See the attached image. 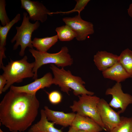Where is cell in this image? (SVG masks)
I'll return each mask as SVG.
<instances>
[{
  "instance_id": "1",
  "label": "cell",
  "mask_w": 132,
  "mask_h": 132,
  "mask_svg": "<svg viewBox=\"0 0 132 132\" xmlns=\"http://www.w3.org/2000/svg\"><path fill=\"white\" fill-rule=\"evenodd\" d=\"M39 105L36 95L10 89L0 103V122L11 132H24L35 120Z\"/></svg>"
},
{
  "instance_id": "2",
  "label": "cell",
  "mask_w": 132,
  "mask_h": 132,
  "mask_svg": "<svg viewBox=\"0 0 132 132\" xmlns=\"http://www.w3.org/2000/svg\"><path fill=\"white\" fill-rule=\"evenodd\" d=\"M50 68L54 75L53 84L58 85L62 91L69 95V92L72 89L76 96L94 95V92L88 91L85 88L83 85L85 82L81 77L73 75L69 70H66L63 67L60 69L54 64H51Z\"/></svg>"
},
{
  "instance_id": "3",
  "label": "cell",
  "mask_w": 132,
  "mask_h": 132,
  "mask_svg": "<svg viewBox=\"0 0 132 132\" xmlns=\"http://www.w3.org/2000/svg\"><path fill=\"white\" fill-rule=\"evenodd\" d=\"M27 59V56L25 55L20 60H11L5 66L3 65L0 67L3 71L2 75L7 80L3 92H5L15 83L22 82L25 78H33L34 76L33 72L34 62L29 63Z\"/></svg>"
},
{
  "instance_id": "4",
  "label": "cell",
  "mask_w": 132,
  "mask_h": 132,
  "mask_svg": "<svg viewBox=\"0 0 132 132\" xmlns=\"http://www.w3.org/2000/svg\"><path fill=\"white\" fill-rule=\"evenodd\" d=\"M30 52L35 59L33 72L34 76L33 78L37 79V72L38 69L43 65L48 64H55L58 67H63L71 66L73 60L68 53L67 47H63L60 51L55 53L41 52L33 49H30Z\"/></svg>"
},
{
  "instance_id": "5",
  "label": "cell",
  "mask_w": 132,
  "mask_h": 132,
  "mask_svg": "<svg viewBox=\"0 0 132 132\" xmlns=\"http://www.w3.org/2000/svg\"><path fill=\"white\" fill-rule=\"evenodd\" d=\"M79 100L73 101L70 107L73 112L92 119L106 131L98 112L97 105L100 99L96 96L83 94L78 96Z\"/></svg>"
},
{
  "instance_id": "6",
  "label": "cell",
  "mask_w": 132,
  "mask_h": 132,
  "mask_svg": "<svg viewBox=\"0 0 132 132\" xmlns=\"http://www.w3.org/2000/svg\"><path fill=\"white\" fill-rule=\"evenodd\" d=\"M23 15L22 23L20 26L16 27L17 31L16 33L11 41L12 43L16 41L13 46L14 50L17 49L19 45L21 46V49L19 55L22 56L24 55L25 49L27 47L30 49H33L31 40L32 34L40 25L38 21H36L33 23L30 22L27 13L24 12Z\"/></svg>"
},
{
  "instance_id": "7",
  "label": "cell",
  "mask_w": 132,
  "mask_h": 132,
  "mask_svg": "<svg viewBox=\"0 0 132 132\" xmlns=\"http://www.w3.org/2000/svg\"><path fill=\"white\" fill-rule=\"evenodd\" d=\"M105 94L111 95L112 99L109 103L110 106L114 108H120L119 114L123 113L128 106L132 104V96L123 91L121 83H116L111 88L106 90Z\"/></svg>"
},
{
  "instance_id": "8",
  "label": "cell",
  "mask_w": 132,
  "mask_h": 132,
  "mask_svg": "<svg viewBox=\"0 0 132 132\" xmlns=\"http://www.w3.org/2000/svg\"><path fill=\"white\" fill-rule=\"evenodd\" d=\"M104 99H100L97 105L98 112L106 131L109 132L121 121L120 114L114 110Z\"/></svg>"
},
{
  "instance_id": "9",
  "label": "cell",
  "mask_w": 132,
  "mask_h": 132,
  "mask_svg": "<svg viewBox=\"0 0 132 132\" xmlns=\"http://www.w3.org/2000/svg\"><path fill=\"white\" fill-rule=\"evenodd\" d=\"M63 20L75 32L76 38L78 41L84 40L89 35L94 33L93 24L83 20L80 15L72 17H65L63 19Z\"/></svg>"
},
{
  "instance_id": "10",
  "label": "cell",
  "mask_w": 132,
  "mask_h": 132,
  "mask_svg": "<svg viewBox=\"0 0 132 132\" xmlns=\"http://www.w3.org/2000/svg\"><path fill=\"white\" fill-rule=\"evenodd\" d=\"M21 8L25 9L29 15L30 19L40 21L43 23L47 19V15L51 12L42 3L30 0H21Z\"/></svg>"
},
{
  "instance_id": "11",
  "label": "cell",
  "mask_w": 132,
  "mask_h": 132,
  "mask_svg": "<svg viewBox=\"0 0 132 132\" xmlns=\"http://www.w3.org/2000/svg\"><path fill=\"white\" fill-rule=\"evenodd\" d=\"M53 78L51 73L49 72L41 78L35 80L31 83L21 86L12 85L10 87V89L16 92L36 95L39 90L45 87H50L53 84Z\"/></svg>"
},
{
  "instance_id": "12",
  "label": "cell",
  "mask_w": 132,
  "mask_h": 132,
  "mask_svg": "<svg viewBox=\"0 0 132 132\" xmlns=\"http://www.w3.org/2000/svg\"><path fill=\"white\" fill-rule=\"evenodd\" d=\"M44 108L48 121H51L55 124L64 127L71 126L76 115L74 112L65 113L63 111L53 110L46 106L44 107Z\"/></svg>"
},
{
  "instance_id": "13",
  "label": "cell",
  "mask_w": 132,
  "mask_h": 132,
  "mask_svg": "<svg viewBox=\"0 0 132 132\" xmlns=\"http://www.w3.org/2000/svg\"><path fill=\"white\" fill-rule=\"evenodd\" d=\"M118 57L105 51H98L94 55L93 61L98 69L102 72L118 62Z\"/></svg>"
},
{
  "instance_id": "14",
  "label": "cell",
  "mask_w": 132,
  "mask_h": 132,
  "mask_svg": "<svg viewBox=\"0 0 132 132\" xmlns=\"http://www.w3.org/2000/svg\"><path fill=\"white\" fill-rule=\"evenodd\" d=\"M71 126L87 132H100L103 130L102 128L92 119L77 113Z\"/></svg>"
},
{
  "instance_id": "15",
  "label": "cell",
  "mask_w": 132,
  "mask_h": 132,
  "mask_svg": "<svg viewBox=\"0 0 132 132\" xmlns=\"http://www.w3.org/2000/svg\"><path fill=\"white\" fill-rule=\"evenodd\" d=\"M104 78L121 83L126 79L131 78L129 74L118 61L110 68L102 72Z\"/></svg>"
},
{
  "instance_id": "16",
  "label": "cell",
  "mask_w": 132,
  "mask_h": 132,
  "mask_svg": "<svg viewBox=\"0 0 132 132\" xmlns=\"http://www.w3.org/2000/svg\"><path fill=\"white\" fill-rule=\"evenodd\" d=\"M40 113V120L31 127L28 132H63L55 127L54 123L48 121L44 110H41Z\"/></svg>"
},
{
  "instance_id": "17",
  "label": "cell",
  "mask_w": 132,
  "mask_h": 132,
  "mask_svg": "<svg viewBox=\"0 0 132 132\" xmlns=\"http://www.w3.org/2000/svg\"><path fill=\"white\" fill-rule=\"evenodd\" d=\"M21 15L17 14L8 23L4 26L0 25V66L3 64L2 59L6 57L5 55V46L7 34L10 29L15 23L21 19Z\"/></svg>"
},
{
  "instance_id": "18",
  "label": "cell",
  "mask_w": 132,
  "mask_h": 132,
  "mask_svg": "<svg viewBox=\"0 0 132 132\" xmlns=\"http://www.w3.org/2000/svg\"><path fill=\"white\" fill-rule=\"evenodd\" d=\"M57 35L52 36L39 38H34L32 41L33 47L37 50L41 52H46L47 51L58 41Z\"/></svg>"
},
{
  "instance_id": "19",
  "label": "cell",
  "mask_w": 132,
  "mask_h": 132,
  "mask_svg": "<svg viewBox=\"0 0 132 132\" xmlns=\"http://www.w3.org/2000/svg\"><path fill=\"white\" fill-rule=\"evenodd\" d=\"M118 61L132 76V51L129 48L123 50L119 56Z\"/></svg>"
},
{
  "instance_id": "20",
  "label": "cell",
  "mask_w": 132,
  "mask_h": 132,
  "mask_svg": "<svg viewBox=\"0 0 132 132\" xmlns=\"http://www.w3.org/2000/svg\"><path fill=\"white\" fill-rule=\"evenodd\" d=\"M55 31L58 39L61 41H69L76 37L75 32L68 25L66 24L57 27Z\"/></svg>"
},
{
  "instance_id": "21",
  "label": "cell",
  "mask_w": 132,
  "mask_h": 132,
  "mask_svg": "<svg viewBox=\"0 0 132 132\" xmlns=\"http://www.w3.org/2000/svg\"><path fill=\"white\" fill-rule=\"evenodd\" d=\"M121 119L120 123L109 132H132V117Z\"/></svg>"
},
{
  "instance_id": "22",
  "label": "cell",
  "mask_w": 132,
  "mask_h": 132,
  "mask_svg": "<svg viewBox=\"0 0 132 132\" xmlns=\"http://www.w3.org/2000/svg\"><path fill=\"white\" fill-rule=\"evenodd\" d=\"M89 0H77L76 1L77 3L74 8L69 11L66 12H50L49 15H50L53 14L63 13L68 14L73 12L77 11L78 13V15H80V12L82 11L89 1Z\"/></svg>"
},
{
  "instance_id": "23",
  "label": "cell",
  "mask_w": 132,
  "mask_h": 132,
  "mask_svg": "<svg viewBox=\"0 0 132 132\" xmlns=\"http://www.w3.org/2000/svg\"><path fill=\"white\" fill-rule=\"evenodd\" d=\"M6 5L5 0H0V20L3 26H5L11 21L6 12Z\"/></svg>"
},
{
  "instance_id": "24",
  "label": "cell",
  "mask_w": 132,
  "mask_h": 132,
  "mask_svg": "<svg viewBox=\"0 0 132 132\" xmlns=\"http://www.w3.org/2000/svg\"><path fill=\"white\" fill-rule=\"evenodd\" d=\"M46 92L48 94V99L52 104H56L59 103L61 101L62 96L59 91L55 90L50 93L47 92Z\"/></svg>"
},
{
  "instance_id": "25",
  "label": "cell",
  "mask_w": 132,
  "mask_h": 132,
  "mask_svg": "<svg viewBox=\"0 0 132 132\" xmlns=\"http://www.w3.org/2000/svg\"><path fill=\"white\" fill-rule=\"evenodd\" d=\"M7 83V80L2 75L0 76V94L3 92V89Z\"/></svg>"
},
{
  "instance_id": "26",
  "label": "cell",
  "mask_w": 132,
  "mask_h": 132,
  "mask_svg": "<svg viewBox=\"0 0 132 132\" xmlns=\"http://www.w3.org/2000/svg\"><path fill=\"white\" fill-rule=\"evenodd\" d=\"M67 132H87L84 130L75 129L71 126L69 128Z\"/></svg>"
},
{
  "instance_id": "27",
  "label": "cell",
  "mask_w": 132,
  "mask_h": 132,
  "mask_svg": "<svg viewBox=\"0 0 132 132\" xmlns=\"http://www.w3.org/2000/svg\"><path fill=\"white\" fill-rule=\"evenodd\" d=\"M128 13L129 16L132 18V3H131L127 9Z\"/></svg>"
},
{
  "instance_id": "28",
  "label": "cell",
  "mask_w": 132,
  "mask_h": 132,
  "mask_svg": "<svg viewBox=\"0 0 132 132\" xmlns=\"http://www.w3.org/2000/svg\"><path fill=\"white\" fill-rule=\"evenodd\" d=\"M0 132H4L0 128Z\"/></svg>"
}]
</instances>
